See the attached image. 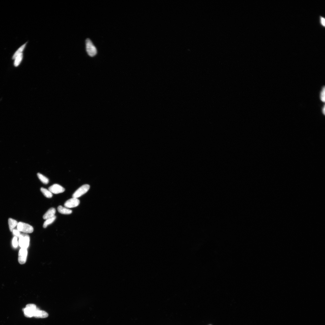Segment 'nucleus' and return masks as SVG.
<instances>
[{
  "instance_id": "obj_1",
  "label": "nucleus",
  "mask_w": 325,
  "mask_h": 325,
  "mask_svg": "<svg viewBox=\"0 0 325 325\" xmlns=\"http://www.w3.org/2000/svg\"><path fill=\"white\" fill-rule=\"evenodd\" d=\"M38 308L35 305L29 304L27 305L26 307L23 309V311L25 316L31 318L33 317L35 312Z\"/></svg>"
},
{
  "instance_id": "obj_2",
  "label": "nucleus",
  "mask_w": 325,
  "mask_h": 325,
  "mask_svg": "<svg viewBox=\"0 0 325 325\" xmlns=\"http://www.w3.org/2000/svg\"><path fill=\"white\" fill-rule=\"evenodd\" d=\"M86 43V51L88 55L91 57L96 55L97 53V49L91 41L89 39H87Z\"/></svg>"
},
{
  "instance_id": "obj_3",
  "label": "nucleus",
  "mask_w": 325,
  "mask_h": 325,
  "mask_svg": "<svg viewBox=\"0 0 325 325\" xmlns=\"http://www.w3.org/2000/svg\"><path fill=\"white\" fill-rule=\"evenodd\" d=\"M30 237L29 235L25 234H21L19 237V244L21 248L27 249L28 247Z\"/></svg>"
},
{
  "instance_id": "obj_4",
  "label": "nucleus",
  "mask_w": 325,
  "mask_h": 325,
  "mask_svg": "<svg viewBox=\"0 0 325 325\" xmlns=\"http://www.w3.org/2000/svg\"><path fill=\"white\" fill-rule=\"evenodd\" d=\"M17 229L25 233H31L34 231L33 227L28 224L20 222L18 223Z\"/></svg>"
},
{
  "instance_id": "obj_5",
  "label": "nucleus",
  "mask_w": 325,
  "mask_h": 325,
  "mask_svg": "<svg viewBox=\"0 0 325 325\" xmlns=\"http://www.w3.org/2000/svg\"><path fill=\"white\" fill-rule=\"evenodd\" d=\"M90 186L88 184L83 185L77 189L73 194V198H78L86 193L89 190Z\"/></svg>"
},
{
  "instance_id": "obj_6",
  "label": "nucleus",
  "mask_w": 325,
  "mask_h": 325,
  "mask_svg": "<svg viewBox=\"0 0 325 325\" xmlns=\"http://www.w3.org/2000/svg\"><path fill=\"white\" fill-rule=\"evenodd\" d=\"M27 250L26 248H21L19 253L18 261L21 264H25L27 261Z\"/></svg>"
},
{
  "instance_id": "obj_7",
  "label": "nucleus",
  "mask_w": 325,
  "mask_h": 325,
  "mask_svg": "<svg viewBox=\"0 0 325 325\" xmlns=\"http://www.w3.org/2000/svg\"><path fill=\"white\" fill-rule=\"evenodd\" d=\"M80 203V201L77 198H73L67 200L65 203L64 206L67 208L76 207Z\"/></svg>"
},
{
  "instance_id": "obj_8",
  "label": "nucleus",
  "mask_w": 325,
  "mask_h": 325,
  "mask_svg": "<svg viewBox=\"0 0 325 325\" xmlns=\"http://www.w3.org/2000/svg\"><path fill=\"white\" fill-rule=\"evenodd\" d=\"M48 189L52 193L56 194L63 193L65 191V189L63 187L56 184L50 186Z\"/></svg>"
},
{
  "instance_id": "obj_9",
  "label": "nucleus",
  "mask_w": 325,
  "mask_h": 325,
  "mask_svg": "<svg viewBox=\"0 0 325 325\" xmlns=\"http://www.w3.org/2000/svg\"><path fill=\"white\" fill-rule=\"evenodd\" d=\"M49 316L48 313L45 311H41L38 308L35 312L33 317L36 318H45Z\"/></svg>"
},
{
  "instance_id": "obj_10",
  "label": "nucleus",
  "mask_w": 325,
  "mask_h": 325,
  "mask_svg": "<svg viewBox=\"0 0 325 325\" xmlns=\"http://www.w3.org/2000/svg\"><path fill=\"white\" fill-rule=\"evenodd\" d=\"M55 209L53 208H51L48 210L46 213L44 214L43 218L44 219L46 220L48 219L52 218L55 216Z\"/></svg>"
},
{
  "instance_id": "obj_11",
  "label": "nucleus",
  "mask_w": 325,
  "mask_h": 325,
  "mask_svg": "<svg viewBox=\"0 0 325 325\" xmlns=\"http://www.w3.org/2000/svg\"><path fill=\"white\" fill-rule=\"evenodd\" d=\"M58 210L59 213L64 214H70L72 212V210L64 207L62 206H59L58 207Z\"/></svg>"
},
{
  "instance_id": "obj_12",
  "label": "nucleus",
  "mask_w": 325,
  "mask_h": 325,
  "mask_svg": "<svg viewBox=\"0 0 325 325\" xmlns=\"http://www.w3.org/2000/svg\"><path fill=\"white\" fill-rule=\"evenodd\" d=\"M8 224L9 228L11 232H12L13 230L17 226L18 223L16 220L10 218L8 219Z\"/></svg>"
},
{
  "instance_id": "obj_13",
  "label": "nucleus",
  "mask_w": 325,
  "mask_h": 325,
  "mask_svg": "<svg viewBox=\"0 0 325 325\" xmlns=\"http://www.w3.org/2000/svg\"><path fill=\"white\" fill-rule=\"evenodd\" d=\"M40 191L44 196L47 198H51L52 197V194L49 190L42 187L40 188Z\"/></svg>"
},
{
  "instance_id": "obj_14",
  "label": "nucleus",
  "mask_w": 325,
  "mask_h": 325,
  "mask_svg": "<svg viewBox=\"0 0 325 325\" xmlns=\"http://www.w3.org/2000/svg\"><path fill=\"white\" fill-rule=\"evenodd\" d=\"M37 175L40 181L44 184H47L49 182V180L45 176L40 173H38Z\"/></svg>"
},
{
  "instance_id": "obj_15",
  "label": "nucleus",
  "mask_w": 325,
  "mask_h": 325,
  "mask_svg": "<svg viewBox=\"0 0 325 325\" xmlns=\"http://www.w3.org/2000/svg\"><path fill=\"white\" fill-rule=\"evenodd\" d=\"M56 218V216H55L52 218L46 219L43 224V227L46 228L48 225L52 224L55 220Z\"/></svg>"
},
{
  "instance_id": "obj_16",
  "label": "nucleus",
  "mask_w": 325,
  "mask_h": 325,
  "mask_svg": "<svg viewBox=\"0 0 325 325\" xmlns=\"http://www.w3.org/2000/svg\"><path fill=\"white\" fill-rule=\"evenodd\" d=\"M23 58V53H21L16 58L14 62V65L16 67L18 66L20 63Z\"/></svg>"
},
{
  "instance_id": "obj_17",
  "label": "nucleus",
  "mask_w": 325,
  "mask_h": 325,
  "mask_svg": "<svg viewBox=\"0 0 325 325\" xmlns=\"http://www.w3.org/2000/svg\"><path fill=\"white\" fill-rule=\"evenodd\" d=\"M26 43H25V44H24V45H23L22 46H21L17 50V51L14 54V55H13V56L12 57L13 59H14V60H15V59H16V58H17V57L20 54L22 53V52L24 50V48H25V47L26 46Z\"/></svg>"
},
{
  "instance_id": "obj_18",
  "label": "nucleus",
  "mask_w": 325,
  "mask_h": 325,
  "mask_svg": "<svg viewBox=\"0 0 325 325\" xmlns=\"http://www.w3.org/2000/svg\"><path fill=\"white\" fill-rule=\"evenodd\" d=\"M325 87L324 86H323L322 87L321 90V92H320V99L321 101L322 102H325Z\"/></svg>"
},
{
  "instance_id": "obj_19",
  "label": "nucleus",
  "mask_w": 325,
  "mask_h": 325,
  "mask_svg": "<svg viewBox=\"0 0 325 325\" xmlns=\"http://www.w3.org/2000/svg\"><path fill=\"white\" fill-rule=\"evenodd\" d=\"M12 245L15 248H17L18 247V242L17 238V237H14L12 240Z\"/></svg>"
},
{
  "instance_id": "obj_20",
  "label": "nucleus",
  "mask_w": 325,
  "mask_h": 325,
  "mask_svg": "<svg viewBox=\"0 0 325 325\" xmlns=\"http://www.w3.org/2000/svg\"><path fill=\"white\" fill-rule=\"evenodd\" d=\"M12 232L16 236V237H19V236L21 234L19 231L18 229L17 230L14 229Z\"/></svg>"
},
{
  "instance_id": "obj_21",
  "label": "nucleus",
  "mask_w": 325,
  "mask_h": 325,
  "mask_svg": "<svg viewBox=\"0 0 325 325\" xmlns=\"http://www.w3.org/2000/svg\"><path fill=\"white\" fill-rule=\"evenodd\" d=\"M320 22L321 24L323 27H324L325 26V19L322 17H320Z\"/></svg>"
},
{
  "instance_id": "obj_22",
  "label": "nucleus",
  "mask_w": 325,
  "mask_h": 325,
  "mask_svg": "<svg viewBox=\"0 0 325 325\" xmlns=\"http://www.w3.org/2000/svg\"><path fill=\"white\" fill-rule=\"evenodd\" d=\"M325 105H324V106H323V107H322V113H323V114H324V115H325Z\"/></svg>"
},
{
  "instance_id": "obj_23",
  "label": "nucleus",
  "mask_w": 325,
  "mask_h": 325,
  "mask_svg": "<svg viewBox=\"0 0 325 325\" xmlns=\"http://www.w3.org/2000/svg\"></svg>"
}]
</instances>
